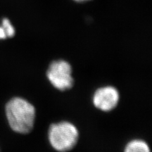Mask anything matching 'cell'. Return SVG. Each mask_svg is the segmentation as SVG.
I'll return each mask as SVG.
<instances>
[{
  "mask_svg": "<svg viewBox=\"0 0 152 152\" xmlns=\"http://www.w3.org/2000/svg\"><path fill=\"white\" fill-rule=\"evenodd\" d=\"M6 114L9 125L14 131L27 134L34 127L35 108L24 99L15 97L10 100L6 106Z\"/></svg>",
  "mask_w": 152,
  "mask_h": 152,
  "instance_id": "cell-1",
  "label": "cell"
},
{
  "mask_svg": "<svg viewBox=\"0 0 152 152\" xmlns=\"http://www.w3.org/2000/svg\"><path fill=\"white\" fill-rule=\"evenodd\" d=\"M78 137L77 128L69 122L53 124L48 131L51 145L59 152H66L72 150L77 144Z\"/></svg>",
  "mask_w": 152,
  "mask_h": 152,
  "instance_id": "cell-2",
  "label": "cell"
},
{
  "mask_svg": "<svg viewBox=\"0 0 152 152\" xmlns=\"http://www.w3.org/2000/svg\"><path fill=\"white\" fill-rule=\"evenodd\" d=\"M46 74L51 84L60 91H65L72 87V67L67 61L62 60L53 61Z\"/></svg>",
  "mask_w": 152,
  "mask_h": 152,
  "instance_id": "cell-3",
  "label": "cell"
},
{
  "mask_svg": "<svg viewBox=\"0 0 152 152\" xmlns=\"http://www.w3.org/2000/svg\"><path fill=\"white\" fill-rule=\"evenodd\" d=\"M119 99L117 90L112 86H104L95 91L93 102L97 108L104 112H109L115 108Z\"/></svg>",
  "mask_w": 152,
  "mask_h": 152,
  "instance_id": "cell-4",
  "label": "cell"
},
{
  "mask_svg": "<svg viewBox=\"0 0 152 152\" xmlns=\"http://www.w3.org/2000/svg\"><path fill=\"white\" fill-rule=\"evenodd\" d=\"M124 152H150V150L146 142L135 140L130 141L126 145Z\"/></svg>",
  "mask_w": 152,
  "mask_h": 152,
  "instance_id": "cell-5",
  "label": "cell"
},
{
  "mask_svg": "<svg viewBox=\"0 0 152 152\" xmlns=\"http://www.w3.org/2000/svg\"><path fill=\"white\" fill-rule=\"evenodd\" d=\"M73 1L77 2V3H84V2H86L88 1H91V0H73Z\"/></svg>",
  "mask_w": 152,
  "mask_h": 152,
  "instance_id": "cell-6",
  "label": "cell"
}]
</instances>
